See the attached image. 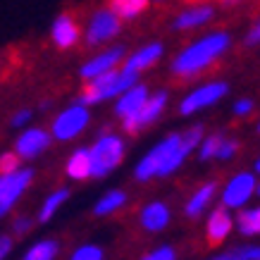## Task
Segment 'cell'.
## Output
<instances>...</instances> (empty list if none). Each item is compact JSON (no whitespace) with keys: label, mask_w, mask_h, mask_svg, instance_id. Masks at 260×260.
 Returning <instances> with one entry per match:
<instances>
[{"label":"cell","mask_w":260,"mask_h":260,"mask_svg":"<svg viewBox=\"0 0 260 260\" xmlns=\"http://www.w3.org/2000/svg\"><path fill=\"white\" fill-rule=\"evenodd\" d=\"M126 201V196L122 193V191H110L108 196H103L101 201H98V205H95V215H110L115 213L117 208H122Z\"/></svg>","instance_id":"603a6c76"},{"label":"cell","mask_w":260,"mask_h":260,"mask_svg":"<svg viewBox=\"0 0 260 260\" xmlns=\"http://www.w3.org/2000/svg\"><path fill=\"white\" fill-rule=\"evenodd\" d=\"M251 110H253V103L251 101H239L237 105H234V112H237V115H248Z\"/></svg>","instance_id":"d6a6232c"},{"label":"cell","mask_w":260,"mask_h":260,"mask_svg":"<svg viewBox=\"0 0 260 260\" xmlns=\"http://www.w3.org/2000/svg\"><path fill=\"white\" fill-rule=\"evenodd\" d=\"M57 255V244L55 241H39V244L29 248L24 260H53Z\"/></svg>","instance_id":"cb8c5ba5"},{"label":"cell","mask_w":260,"mask_h":260,"mask_svg":"<svg viewBox=\"0 0 260 260\" xmlns=\"http://www.w3.org/2000/svg\"><path fill=\"white\" fill-rule=\"evenodd\" d=\"M119 31V17L112 10H98L86 29V43L88 46H98L103 41H110Z\"/></svg>","instance_id":"52a82bcc"},{"label":"cell","mask_w":260,"mask_h":260,"mask_svg":"<svg viewBox=\"0 0 260 260\" xmlns=\"http://www.w3.org/2000/svg\"><path fill=\"white\" fill-rule=\"evenodd\" d=\"M64 201H67V191H64V189L55 191L53 196H48L46 203H43V208H41V213H39V220L41 222H48L50 217H53V215H55V210L64 203Z\"/></svg>","instance_id":"d4e9b609"},{"label":"cell","mask_w":260,"mask_h":260,"mask_svg":"<svg viewBox=\"0 0 260 260\" xmlns=\"http://www.w3.org/2000/svg\"><path fill=\"white\" fill-rule=\"evenodd\" d=\"M160 55H162V46H160V43H150V46L141 48V50H136L134 55L124 62V67H122V70L139 74V72L146 70V67H150L153 62H158Z\"/></svg>","instance_id":"2e32d148"},{"label":"cell","mask_w":260,"mask_h":260,"mask_svg":"<svg viewBox=\"0 0 260 260\" xmlns=\"http://www.w3.org/2000/svg\"><path fill=\"white\" fill-rule=\"evenodd\" d=\"M77 36H79V31H77V24L72 22V17H67V15L57 17L55 24H53V41H55V46L57 48L74 46Z\"/></svg>","instance_id":"ac0fdd59"},{"label":"cell","mask_w":260,"mask_h":260,"mask_svg":"<svg viewBox=\"0 0 260 260\" xmlns=\"http://www.w3.org/2000/svg\"><path fill=\"white\" fill-rule=\"evenodd\" d=\"M136 77L134 72H108V74H101V77H95L91 79L86 88H84V93L79 98V105H93V103H101L105 98H115V95H122L126 93L129 88L136 86Z\"/></svg>","instance_id":"3957f363"},{"label":"cell","mask_w":260,"mask_h":260,"mask_svg":"<svg viewBox=\"0 0 260 260\" xmlns=\"http://www.w3.org/2000/svg\"><path fill=\"white\" fill-rule=\"evenodd\" d=\"M210 17H213V8L198 5V8H191V10H186V12H181V15L177 17V22H174V29H179V31H184V29H196V26L208 22Z\"/></svg>","instance_id":"d6986e66"},{"label":"cell","mask_w":260,"mask_h":260,"mask_svg":"<svg viewBox=\"0 0 260 260\" xmlns=\"http://www.w3.org/2000/svg\"><path fill=\"white\" fill-rule=\"evenodd\" d=\"M10 248H12V239L0 237V260H5V255L10 253Z\"/></svg>","instance_id":"836d02e7"},{"label":"cell","mask_w":260,"mask_h":260,"mask_svg":"<svg viewBox=\"0 0 260 260\" xmlns=\"http://www.w3.org/2000/svg\"><path fill=\"white\" fill-rule=\"evenodd\" d=\"M19 167V153H3L0 155V174H12Z\"/></svg>","instance_id":"f1b7e54d"},{"label":"cell","mask_w":260,"mask_h":260,"mask_svg":"<svg viewBox=\"0 0 260 260\" xmlns=\"http://www.w3.org/2000/svg\"><path fill=\"white\" fill-rule=\"evenodd\" d=\"M258 129H260V126H258Z\"/></svg>","instance_id":"ab89813d"},{"label":"cell","mask_w":260,"mask_h":260,"mask_svg":"<svg viewBox=\"0 0 260 260\" xmlns=\"http://www.w3.org/2000/svg\"><path fill=\"white\" fill-rule=\"evenodd\" d=\"M227 93V84H222V81H213V84H205V86L196 88L193 93H189L184 101H181L179 110L181 115H191V112H198L208 108V105H213L222 98V95Z\"/></svg>","instance_id":"ba28073f"},{"label":"cell","mask_w":260,"mask_h":260,"mask_svg":"<svg viewBox=\"0 0 260 260\" xmlns=\"http://www.w3.org/2000/svg\"><path fill=\"white\" fill-rule=\"evenodd\" d=\"M258 193H260V186H258Z\"/></svg>","instance_id":"f35d334b"},{"label":"cell","mask_w":260,"mask_h":260,"mask_svg":"<svg viewBox=\"0 0 260 260\" xmlns=\"http://www.w3.org/2000/svg\"><path fill=\"white\" fill-rule=\"evenodd\" d=\"M227 48H229V36L224 31L208 34L201 41L191 43L189 48H184L179 55L174 57V62H172L174 74H179V77H193L201 70L210 67Z\"/></svg>","instance_id":"6da1fadb"},{"label":"cell","mask_w":260,"mask_h":260,"mask_svg":"<svg viewBox=\"0 0 260 260\" xmlns=\"http://www.w3.org/2000/svg\"><path fill=\"white\" fill-rule=\"evenodd\" d=\"M122 55H124L122 48H110V50H105V53H101L98 57H93L91 62H86L81 67V77L86 81H91V79H95V77H101V74H108V72L115 70V64L122 60Z\"/></svg>","instance_id":"8fae6325"},{"label":"cell","mask_w":260,"mask_h":260,"mask_svg":"<svg viewBox=\"0 0 260 260\" xmlns=\"http://www.w3.org/2000/svg\"><path fill=\"white\" fill-rule=\"evenodd\" d=\"M222 141H224V136L220 134H213V136H208L203 143H201V158L208 160V158H217V153H220V146Z\"/></svg>","instance_id":"4316f807"},{"label":"cell","mask_w":260,"mask_h":260,"mask_svg":"<svg viewBox=\"0 0 260 260\" xmlns=\"http://www.w3.org/2000/svg\"><path fill=\"white\" fill-rule=\"evenodd\" d=\"M88 124V110L86 105H72L64 112H60L53 122V136L60 141H70L79 134L81 129Z\"/></svg>","instance_id":"5b68a950"},{"label":"cell","mask_w":260,"mask_h":260,"mask_svg":"<svg viewBox=\"0 0 260 260\" xmlns=\"http://www.w3.org/2000/svg\"><path fill=\"white\" fill-rule=\"evenodd\" d=\"M255 172H260V160H258V162H255Z\"/></svg>","instance_id":"8d00e7d4"},{"label":"cell","mask_w":260,"mask_h":260,"mask_svg":"<svg viewBox=\"0 0 260 260\" xmlns=\"http://www.w3.org/2000/svg\"><path fill=\"white\" fill-rule=\"evenodd\" d=\"M91 158H93V177H105V174L115 170L124 158V143L119 136L105 134L93 143L91 148Z\"/></svg>","instance_id":"277c9868"},{"label":"cell","mask_w":260,"mask_h":260,"mask_svg":"<svg viewBox=\"0 0 260 260\" xmlns=\"http://www.w3.org/2000/svg\"><path fill=\"white\" fill-rule=\"evenodd\" d=\"M234 150H237V141H229V139H224L220 146V153H217V158L220 160H227L234 155Z\"/></svg>","instance_id":"4dcf8cb0"},{"label":"cell","mask_w":260,"mask_h":260,"mask_svg":"<svg viewBox=\"0 0 260 260\" xmlns=\"http://www.w3.org/2000/svg\"><path fill=\"white\" fill-rule=\"evenodd\" d=\"M213 260H260V246H246L237 251H227Z\"/></svg>","instance_id":"484cf974"},{"label":"cell","mask_w":260,"mask_h":260,"mask_svg":"<svg viewBox=\"0 0 260 260\" xmlns=\"http://www.w3.org/2000/svg\"><path fill=\"white\" fill-rule=\"evenodd\" d=\"M170 222V208L165 203H148L141 210V224L148 232H160Z\"/></svg>","instance_id":"e0dca14e"},{"label":"cell","mask_w":260,"mask_h":260,"mask_svg":"<svg viewBox=\"0 0 260 260\" xmlns=\"http://www.w3.org/2000/svg\"><path fill=\"white\" fill-rule=\"evenodd\" d=\"M239 232L246 234V237H253V234H260V208H248V210H241L237 217Z\"/></svg>","instance_id":"7402d4cb"},{"label":"cell","mask_w":260,"mask_h":260,"mask_svg":"<svg viewBox=\"0 0 260 260\" xmlns=\"http://www.w3.org/2000/svg\"><path fill=\"white\" fill-rule=\"evenodd\" d=\"M181 141H184V136H179V134H172V136H167L165 141H160L158 146L139 162V167H136V179L148 181L150 177H167V174H172L174 170L184 162V158L189 155V153L184 150V146H181Z\"/></svg>","instance_id":"7a4b0ae2"},{"label":"cell","mask_w":260,"mask_h":260,"mask_svg":"<svg viewBox=\"0 0 260 260\" xmlns=\"http://www.w3.org/2000/svg\"><path fill=\"white\" fill-rule=\"evenodd\" d=\"M224 3H237V0H224Z\"/></svg>","instance_id":"74e56055"},{"label":"cell","mask_w":260,"mask_h":260,"mask_svg":"<svg viewBox=\"0 0 260 260\" xmlns=\"http://www.w3.org/2000/svg\"><path fill=\"white\" fill-rule=\"evenodd\" d=\"M29 119H31V112H29V110H19L15 117H12V126H24Z\"/></svg>","instance_id":"1f68e13d"},{"label":"cell","mask_w":260,"mask_h":260,"mask_svg":"<svg viewBox=\"0 0 260 260\" xmlns=\"http://www.w3.org/2000/svg\"><path fill=\"white\" fill-rule=\"evenodd\" d=\"M165 103H167V93H165V91H158L155 95H150L148 103H146V105H143L136 115L124 117V129H126V132H136V129H141V126L150 124V122H155V119H158V115L162 112V108H165Z\"/></svg>","instance_id":"30bf717a"},{"label":"cell","mask_w":260,"mask_h":260,"mask_svg":"<svg viewBox=\"0 0 260 260\" xmlns=\"http://www.w3.org/2000/svg\"><path fill=\"white\" fill-rule=\"evenodd\" d=\"M15 227H17V232L22 234V232H26V229H29V220H26V217H19V220L15 222Z\"/></svg>","instance_id":"e575fe53"},{"label":"cell","mask_w":260,"mask_h":260,"mask_svg":"<svg viewBox=\"0 0 260 260\" xmlns=\"http://www.w3.org/2000/svg\"><path fill=\"white\" fill-rule=\"evenodd\" d=\"M148 8V0H112L110 10L119 19H134Z\"/></svg>","instance_id":"44dd1931"},{"label":"cell","mask_w":260,"mask_h":260,"mask_svg":"<svg viewBox=\"0 0 260 260\" xmlns=\"http://www.w3.org/2000/svg\"><path fill=\"white\" fill-rule=\"evenodd\" d=\"M70 260H103V251L98 248V246H79L77 251L72 253V258Z\"/></svg>","instance_id":"83f0119b"},{"label":"cell","mask_w":260,"mask_h":260,"mask_svg":"<svg viewBox=\"0 0 260 260\" xmlns=\"http://www.w3.org/2000/svg\"><path fill=\"white\" fill-rule=\"evenodd\" d=\"M141 260H174V251L170 246H160L155 251H150L148 255H143Z\"/></svg>","instance_id":"f546056e"},{"label":"cell","mask_w":260,"mask_h":260,"mask_svg":"<svg viewBox=\"0 0 260 260\" xmlns=\"http://www.w3.org/2000/svg\"><path fill=\"white\" fill-rule=\"evenodd\" d=\"M248 43H260V22H258V26L251 31V36H248Z\"/></svg>","instance_id":"d590c367"},{"label":"cell","mask_w":260,"mask_h":260,"mask_svg":"<svg viewBox=\"0 0 260 260\" xmlns=\"http://www.w3.org/2000/svg\"><path fill=\"white\" fill-rule=\"evenodd\" d=\"M48 143H50V136L43 129H29L17 139V153H19V158H34L41 150L48 148Z\"/></svg>","instance_id":"4fadbf2b"},{"label":"cell","mask_w":260,"mask_h":260,"mask_svg":"<svg viewBox=\"0 0 260 260\" xmlns=\"http://www.w3.org/2000/svg\"><path fill=\"white\" fill-rule=\"evenodd\" d=\"M31 170H17L12 174H0V205L8 208L24 193V189L31 181Z\"/></svg>","instance_id":"9c48e42d"},{"label":"cell","mask_w":260,"mask_h":260,"mask_svg":"<svg viewBox=\"0 0 260 260\" xmlns=\"http://www.w3.org/2000/svg\"><path fill=\"white\" fill-rule=\"evenodd\" d=\"M215 189H217V184H215V181L203 184V186H201V189H198L196 193L189 198V203H186V208H184V210H186V215H189V217H198V215L203 213L205 205L213 201Z\"/></svg>","instance_id":"ffe728a7"},{"label":"cell","mask_w":260,"mask_h":260,"mask_svg":"<svg viewBox=\"0 0 260 260\" xmlns=\"http://www.w3.org/2000/svg\"><path fill=\"white\" fill-rule=\"evenodd\" d=\"M229 232H232V217H229L227 208L213 210V215L208 217V244L210 246L222 244Z\"/></svg>","instance_id":"5bb4252c"},{"label":"cell","mask_w":260,"mask_h":260,"mask_svg":"<svg viewBox=\"0 0 260 260\" xmlns=\"http://www.w3.org/2000/svg\"><path fill=\"white\" fill-rule=\"evenodd\" d=\"M148 88L141 86V84H136L134 88H129L126 93L119 95V101L115 103V112H117L119 117H132V115H136V112L141 110L143 105L148 103Z\"/></svg>","instance_id":"7c38bea8"},{"label":"cell","mask_w":260,"mask_h":260,"mask_svg":"<svg viewBox=\"0 0 260 260\" xmlns=\"http://www.w3.org/2000/svg\"><path fill=\"white\" fill-rule=\"evenodd\" d=\"M255 189H258V184H255V177L251 172L237 174L229 179V184L222 191V205L224 208H241L253 196Z\"/></svg>","instance_id":"8992f818"},{"label":"cell","mask_w":260,"mask_h":260,"mask_svg":"<svg viewBox=\"0 0 260 260\" xmlns=\"http://www.w3.org/2000/svg\"><path fill=\"white\" fill-rule=\"evenodd\" d=\"M67 174L72 179L84 181L88 177H93V158L88 148H77L72 153V158L67 160Z\"/></svg>","instance_id":"9a60e30c"}]
</instances>
